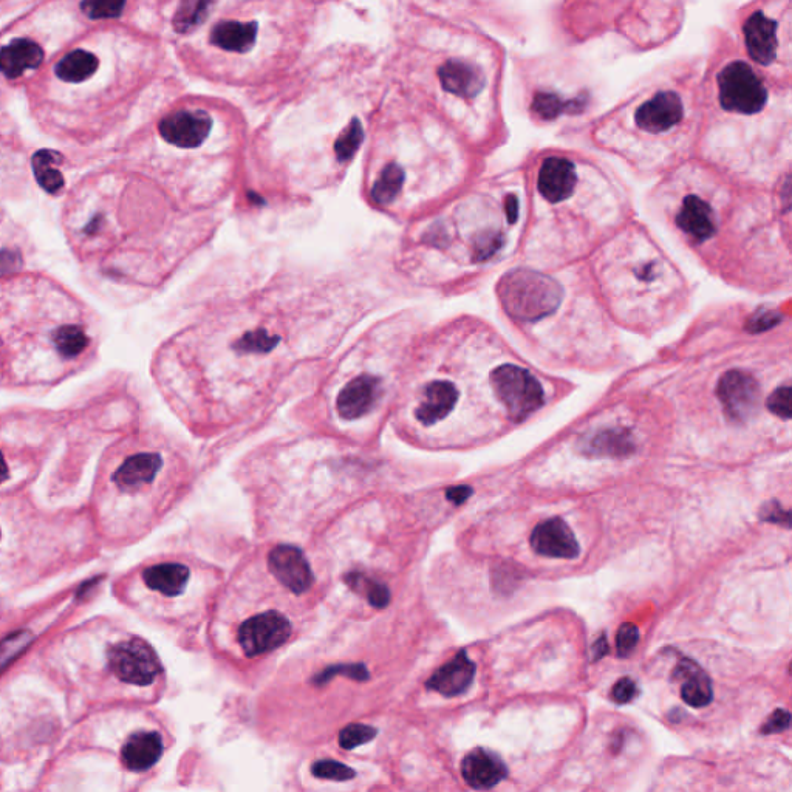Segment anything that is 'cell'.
I'll use <instances>...</instances> for the list:
<instances>
[{"label":"cell","instance_id":"47","mask_svg":"<svg viewBox=\"0 0 792 792\" xmlns=\"http://www.w3.org/2000/svg\"><path fill=\"white\" fill-rule=\"evenodd\" d=\"M8 478H10V469H8L4 454L0 452V485L7 482Z\"/></svg>","mask_w":792,"mask_h":792},{"label":"cell","instance_id":"43","mask_svg":"<svg viewBox=\"0 0 792 792\" xmlns=\"http://www.w3.org/2000/svg\"><path fill=\"white\" fill-rule=\"evenodd\" d=\"M779 322V316L774 315V313H763V315L754 316L752 318L751 324H749V330L751 332H765L768 328H771L772 325L777 324Z\"/></svg>","mask_w":792,"mask_h":792},{"label":"cell","instance_id":"24","mask_svg":"<svg viewBox=\"0 0 792 792\" xmlns=\"http://www.w3.org/2000/svg\"><path fill=\"white\" fill-rule=\"evenodd\" d=\"M438 78L446 92L468 99L482 92L486 82L480 67L460 59L444 62L438 69Z\"/></svg>","mask_w":792,"mask_h":792},{"label":"cell","instance_id":"15","mask_svg":"<svg viewBox=\"0 0 792 792\" xmlns=\"http://www.w3.org/2000/svg\"><path fill=\"white\" fill-rule=\"evenodd\" d=\"M212 129V118L202 110H174L164 115L158 123V135L180 149L200 146Z\"/></svg>","mask_w":792,"mask_h":792},{"label":"cell","instance_id":"9","mask_svg":"<svg viewBox=\"0 0 792 792\" xmlns=\"http://www.w3.org/2000/svg\"><path fill=\"white\" fill-rule=\"evenodd\" d=\"M7 98L0 93V202H16L35 192L36 151H31L21 127L8 112Z\"/></svg>","mask_w":792,"mask_h":792},{"label":"cell","instance_id":"41","mask_svg":"<svg viewBox=\"0 0 792 792\" xmlns=\"http://www.w3.org/2000/svg\"><path fill=\"white\" fill-rule=\"evenodd\" d=\"M636 693H638V687H636L635 681L632 678H622L613 687L612 695L616 703L627 704L636 697Z\"/></svg>","mask_w":792,"mask_h":792},{"label":"cell","instance_id":"14","mask_svg":"<svg viewBox=\"0 0 792 792\" xmlns=\"http://www.w3.org/2000/svg\"><path fill=\"white\" fill-rule=\"evenodd\" d=\"M718 400L724 412L735 423H746L754 417L760 401V387L754 376L741 370H731L721 376L717 386Z\"/></svg>","mask_w":792,"mask_h":792},{"label":"cell","instance_id":"6","mask_svg":"<svg viewBox=\"0 0 792 792\" xmlns=\"http://www.w3.org/2000/svg\"><path fill=\"white\" fill-rule=\"evenodd\" d=\"M251 540L223 520L195 517L166 550L144 562L135 574V593L164 618L211 621L229 573Z\"/></svg>","mask_w":792,"mask_h":792},{"label":"cell","instance_id":"11","mask_svg":"<svg viewBox=\"0 0 792 792\" xmlns=\"http://www.w3.org/2000/svg\"><path fill=\"white\" fill-rule=\"evenodd\" d=\"M497 400L505 406L509 418L520 423L543 406L542 384L526 369L513 364L497 367L489 376Z\"/></svg>","mask_w":792,"mask_h":792},{"label":"cell","instance_id":"1","mask_svg":"<svg viewBox=\"0 0 792 792\" xmlns=\"http://www.w3.org/2000/svg\"><path fill=\"white\" fill-rule=\"evenodd\" d=\"M231 480L248 506L253 540L313 545L359 503L423 486V463L291 427L234 460Z\"/></svg>","mask_w":792,"mask_h":792},{"label":"cell","instance_id":"35","mask_svg":"<svg viewBox=\"0 0 792 792\" xmlns=\"http://www.w3.org/2000/svg\"><path fill=\"white\" fill-rule=\"evenodd\" d=\"M30 641V633L18 632L8 636L7 639L0 642V672L7 669L8 664H10L13 659L18 658V656L27 649Z\"/></svg>","mask_w":792,"mask_h":792},{"label":"cell","instance_id":"13","mask_svg":"<svg viewBox=\"0 0 792 792\" xmlns=\"http://www.w3.org/2000/svg\"><path fill=\"white\" fill-rule=\"evenodd\" d=\"M109 666L118 680L135 686H149L163 670L154 647L140 636H129L113 644Z\"/></svg>","mask_w":792,"mask_h":792},{"label":"cell","instance_id":"17","mask_svg":"<svg viewBox=\"0 0 792 792\" xmlns=\"http://www.w3.org/2000/svg\"><path fill=\"white\" fill-rule=\"evenodd\" d=\"M35 246L24 229L0 209V274L28 270Z\"/></svg>","mask_w":792,"mask_h":792},{"label":"cell","instance_id":"21","mask_svg":"<svg viewBox=\"0 0 792 792\" xmlns=\"http://www.w3.org/2000/svg\"><path fill=\"white\" fill-rule=\"evenodd\" d=\"M777 22L772 21L762 11L749 16L745 22L743 33H745V45L749 56L760 65H769L774 62L779 50V38H777Z\"/></svg>","mask_w":792,"mask_h":792},{"label":"cell","instance_id":"7","mask_svg":"<svg viewBox=\"0 0 792 792\" xmlns=\"http://www.w3.org/2000/svg\"><path fill=\"white\" fill-rule=\"evenodd\" d=\"M92 308L72 288L38 268L0 274V349L73 364L96 342Z\"/></svg>","mask_w":792,"mask_h":792},{"label":"cell","instance_id":"34","mask_svg":"<svg viewBox=\"0 0 792 792\" xmlns=\"http://www.w3.org/2000/svg\"><path fill=\"white\" fill-rule=\"evenodd\" d=\"M311 772L318 779L333 780V782H347L355 779L356 775L352 768L335 760H319L311 766Z\"/></svg>","mask_w":792,"mask_h":792},{"label":"cell","instance_id":"44","mask_svg":"<svg viewBox=\"0 0 792 792\" xmlns=\"http://www.w3.org/2000/svg\"><path fill=\"white\" fill-rule=\"evenodd\" d=\"M31 2H14V0H0V19L14 16L24 10Z\"/></svg>","mask_w":792,"mask_h":792},{"label":"cell","instance_id":"16","mask_svg":"<svg viewBox=\"0 0 792 792\" xmlns=\"http://www.w3.org/2000/svg\"><path fill=\"white\" fill-rule=\"evenodd\" d=\"M684 117L683 99L678 93L664 90L647 99L635 113V123L647 134H666Z\"/></svg>","mask_w":792,"mask_h":792},{"label":"cell","instance_id":"30","mask_svg":"<svg viewBox=\"0 0 792 792\" xmlns=\"http://www.w3.org/2000/svg\"><path fill=\"white\" fill-rule=\"evenodd\" d=\"M209 7L211 4H206V2H183L175 11L172 27L177 33H189L202 24L208 14Z\"/></svg>","mask_w":792,"mask_h":792},{"label":"cell","instance_id":"33","mask_svg":"<svg viewBox=\"0 0 792 792\" xmlns=\"http://www.w3.org/2000/svg\"><path fill=\"white\" fill-rule=\"evenodd\" d=\"M571 109V103H567L564 98H560L557 93L540 92L536 93L533 99V112L542 120H556L565 110Z\"/></svg>","mask_w":792,"mask_h":792},{"label":"cell","instance_id":"37","mask_svg":"<svg viewBox=\"0 0 792 792\" xmlns=\"http://www.w3.org/2000/svg\"><path fill=\"white\" fill-rule=\"evenodd\" d=\"M766 406H768L772 414L783 418V420H789L792 415L791 387L783 386L775 390V392L769 396L768 401H766Z\"/></svg>","mask_w":792,"mask_h":792},{"label":"cell","instance_id":"4","mask_svg":"<svg viewBox=\"0 0 792 792\" xmlns=\"http://www.w3.org/2000/svg\"><path fill=\"white\" fill-rule=\"evenodd\" d=\"M330 579L313 545L251 540L211 616L214 633L245 659L288 646L327 607Z\"/></svg>","mask_w":792,"mask_h":792},{"label":"cell","instance_id":"5","mask_svg":"<svg viewBox=\"0 0 792 792\" xmlns=\"http://www.w3.org/2000/svg\"><path fill=\"white\" fill-rule=\"evenodd\" d=\"M410 356L396 347H361L325 367L315 386L291 404V427L356 448H383Z\"/></svg>","mask_w":792,"mask_h":792},{"label":"cell","instance_id":"12","mask_svg":"<svg viewBox=\"0 0 792 792\" xmlns=\"http://www.w3.org/2000/svg\"><path fill=\"white\" fill-rule=\"evenodd\" d=\"M718 95L723 109L754 115L765 107L768 90L748 62L734 61L718 75Z\"/></svg>","mask_w":792,"mask_h":792},{"label":"cell","instance_id":"19","mask_svg":"<svg viewBox=\"0 0 792 792\" xmlns=\"http://www.w3.org/2000/svg\"><path fill=\"white\" fill-rule=\"evenodd\" d=\"M577 185L576 166L564 157H548L543 161L537 177V189L547 202H565Z\"/></svg>","mask_w":792,"mask_h":792},{"label":"cell","instance_id":"18","mask_svg":"<svg viewBox=\"0 0 792 792\" xmlns=\"http://www.w3.org/2000/svg\"><path fill=\"white\" fill-rule=\"evenodd\" d=\"M531 547L540 556L551 559H576L581 553V547L570 526L559 519L540 522L531 534Z\"/></svg>","mask_w":792,"mask_h":792},{"label":"cell","instance_id":"27","mask_svg":"<svg viewBox=\"0 0 792 792\" xmlns=\"http://www.w3.org/2000/svg\"><path fill=\"white\" fill-rule=\"evenodd\" d=\"M635 451V441L627 429H605L582 441V452L596 458L625 457Z\"/></svg>","mask_w":792,"mask_h":792},{"label":"cell","instance_id":"20","mask_svg":"<svg viewBox=\"0 0 792 792\" xmlns=\"http://www.w3.org/2000/svg\"><path fill=\"white\" fill-rule=\"evenodd\" d=\"M475 663L469 658L465 650H460L452 656L448 663L438 667L431 678L427 680L426 687L441 693L444 697H458L471 687L475 676Z\"/></svg>","mask_w":792,"mask_h":792},{"label":"cell","instance_id":"38","mask_svg":"<svg viewBox=\"0 0 792 792\" xmlns=\"http://www.w3.org/2000/svg\"><path fill=\"white\" fill-rule=\"evenodd\" d=\"M639 641V630L635 624L625 622L619 627L618 635H616V647H618V655L625 658L635 650L636 644Z\"/></svg>","mask_w":792,"mask_h":792},{"label":"cell","instance_id":"25","mask_svg":"<svg viewBox=\"0 0 792 792\" xmlns=\"http://www.w3.org/2000/svg\"><path fill=\"white\" fill-rule=\"evenodd\" d=\"M673 678L681 683V697L689 706L704 707L714 698L712 681L707 673L689 658H681L676 664Z\"/></svg>","mask_w":792,"mask_h":792},{"label":"cell","instance_id":"46","mask_svg":"<svg viewBox=\"0 0 792 792\" xmlns=\"http://www.w3.org/2000/svg\"><path fill=\"white\" fill-rule=\"evenodd\" d=\"M608 652V642L605 636H601L598 641L594 642L593 646V659L594 661H598L601 659L602 656L607 655Z\"/></svg>","mask_w":792,"mask_h":792},{"label":"cell","instance_id":"22","mask_svg":"<svg viewBox=\"0 0 792 792\" xmlns=\"http://www.w3.org/2000/svg\"><path fill=\"white\" fill-rule=\"evenodd\" d=\"M461 774L471 788L491 789L505 779L508 769L499 755L477 748L469 752L461 763Z\"/></svg>","mask_w":792,"mask_h":792},{"label":"cell","instance_id":"28","mask_svg":"<svg viewBox=\"0 0 792 792\" xmlns=\"http://www.w3.org/2000/svg\"><path fill=\"white\" fill-rule=\"evenodd\" d=\"M256 38V22L225 21L211 31L212 44L234 53L250 52L256 44Z\"/></svg>","mask_w":792,"mask_h":792},{"label":"cell","instance_id":"31","mask_svg":"<svg viewBox=\"0 0 792 792\" xmlns=\"http://www.w3.org/2000/svg\"><path fill=\"white\" fill-rule=\"evenodd\" d=\"M349 676L352 680L355 681H367L369 680V667L366 666V663H362V661H342V663H335L330 664V666L324 667L318 675L313 678V683L321 684L328 683V681L335 678V676Z\"/></svg>","mask_w":792,"mask_h":792},{"label":"cell","instance_id":"40","mask_svg":"<svg viewBox=\"0 0 792 792\" xmlns=\"http://www.w3.org/2000/svg\"><path fill=\"white\" fill-rule=\"evenodd\" d=\"M760 517L766 522L771 523H779V525L785 526V528H789V513L782 508L780 503L769 502L763 506L762 511H760Z\"/></svg>","mask_w":792,"mask_h":792},{"label":"cell","instance_id":"32","mask_svg":"<svg viewBox=\"0 0 792 792\" xmlns=\"http://www.w3.org/2000/svg\"><path fill=\"white\" fill-rule=\"evenodd\" d=\"M364 140V129L359 120L350 121L349 127L339 135L335 143V154L339 161H349L358 152Z\"/></svg>","mask_w":792,"mask_h":792},{"label":"cell","instance_id":"3","mask_svg":"<svg viewBox=\"0 0 792 792\" xmlns=\"http://www.w3.org/2000/svg\"><path fill=\"white\" fill-rule=\"evenodd\" d=\"M406 491L359 503L313 543L330 579L325 610L375 618L420 581L431 531L410 509Z\"/></svg>","mask_w":792,"mask_h":792},{"label":"cell","instance_id":"45","mask_svg":"<svg viewBox=\"0 0 792 792\" xmlns=\"http://www.w3.org/2000/svg\"><path fill=\"white\" fill-rule=\"evenodd\" d=\"M506 217L511 223L516 222L517 217H519V202H517V198L514 195L506 200Z\"/></svg>","mask_w":792,"mask_h":792},{"label":"cell","instance_id":"42","mask_svg":"<svg viewBox=\"0 0 792 792\" xmlns=\"http://www.w3.org/2000/svg\"><path fill=\"white\" fill-rule=\"evenodd\" d=\"M789 712L779 709L771 715L765 726L762 728L763 734H777V732L786 731L789 728Z\"/></svg>","mask_w":792,"mask_h":792},{"label":"cell","instance_id":"10","mask_svg":"<svg viewBox=\"0 0 792 792\" xmlns=\"http://www.w3.org/2000/svg\"><path fill=\"white\" fill-rule=\"evenodd\" d=\"M503 296L511 315L522 321H537L559 307L562 293L550 277L519 271L506 280Z\"/></svg>","mask_w":792,"mask_h":792},{"label":"cell","instance_id":"29","mask_svg":"<svg viewBox=\"0 0 792 792\" xmlns=\"http://www.w3.org/2000/svg\"><path fill=\"white\" fill-rule=\"evenodd\" d=\"M403 169L398 164H387L379 175L378 181L373 186L372 198L378 205H389L390 202L395 200L396 195L400 194L401 188L404 185Z\"/></svg>","mask_w":792,"mask_h":792},{"label":"cell","instance_id":"26","mask_svg":"<svg viewBox=\"0 0 792 792\" xmlns=\"http://www.w3.org/2000/svg\"><path fill=\"white\" fill-rule=\"evenodd\" d=\"M163 754V740L157 732H137L124 745L121 757L129 771L143 772L152 768Z\"/></svg>","mask_w":792,"mask_h":792},{"label":"cell","instance_id":"23","mask_svg":"<svg viewBox=\"0 0 792 792\" xmlns=\"http://www.w3.org/2000/svg\"><path fill=\"white\" fill-rule=\"evenodd\" d=\"M675 220L676 226L692 242H707L715 234L714 211L711 205L698 195H687L684 198Z\"/></svg>","mask_w":792,"mask_h":792},{"label":"cell","instance_id":"8","mask_svg":"<svg viewBox=\"0 0 792 792\" xmlns=\"http://www.w3.org/2000/svg\"><path fill=\"white\" fill-rule=\"evenodd\" d=\"M72 16V2H31L0 27V93L24 89Z\"/></svg>","mask_w":792,"mask_h":792},{"label":"cell","instance_id":"36","mask_svg":"<svg viewBox=\"0 0 792 792\" xmlns=\"http://www.w3.org/2000/svg\"><path fill=\"white\" fill-rule=\"evenodd\" d=\"M378 731L366 724H349L342 729L339 734V745L344 749H355L358 746L366 745L376 737Z\"/></svg>","mask_w":792,"mask_h":792},{"label":"cell","instance_id":"39","mask_svg":"<svg viewBox=\"0 0 792 792\" xmlns=\"http://www.w3.org/2000/svg\"><path fill=\"white\" fill-rule=\"evenodd\" d=\"M443 499L446 500L451 509L461 508L469 502L472 495H474V488L466 483H457V485L444 486L440 489Z\"/></svg>","mask_w":792,"mask_h":792},{"label":"cell","instance_id":"2","mask_svg":"<svg viewBox=\"0 0 792 792\" xmlns=\"http://www.w3.org/2000/svg\"><path fill=\"white\" fill-rule=\"evenodd\" d=\"M127 2H72V16L25 84L28 117L76 166L107 160L138 79Z\"/></svg>","mask_w":792,"mask_h":792}]
</instances>
